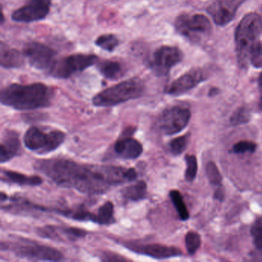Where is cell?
Segmentation results:
<instances>
[{
  "label": "cell",
  "mask_w": 262,
  "mask_h": 262,
  "mask_svg": "<svg viewBox=\"0 0 262 262\" xmlns=\"http://www.w3.org/2000/svg\"><path fill=\"white\" fill-rule=\"evenodd\" d=\"M34 167L59 186L87 194H104L112 187L133 182L137 178L133 168L85 165L67 159L39 160Z\"/></svg>",
  "instance_id": "cell-1"
},
{
  "label": "cell",
  "mask_w": 262,
  "mask_h": 262,
  "mask_svg": "<svg viewBox=\"0 0 262 262\" xmlns=\"http://www.w3.org/2000/svg\"><path fill=\"white\" fill-rule=\"evenodd\" d=\"M53 98V90L39 82L28 85L11 84L3 89L0 95L2 105L19 111L49 107Z\"/></svg>",
  "instance_id": "cell-2"
},
{
  "label": "cell",
  "mask_w": 262,
  "mask_h": 262,
  "mask_svg": "<svg viewBox=\"0 0 262 262\" xmlns=\"http://www.w3.org/2000/svg\"><path fill=\"white\" fill-rule=\"evenodd\" d=\"M261 33L262 18L257 13H248L239 23L234 39L237 62L242 68H246L249 64L250 52L259 42Z\"/></svg>",
  "instance_id": "cell-3"
},
{
  "label": "cell",
  "mask_w": 262,
  "mask_h": 262,
  "mask_svg": "<svg viewBox=\"0 0 262 262\" xmlns=\"http://www.w3.org/2000/svg\"><path fill=\"white\" fill-rule=\"evenodd\" d=\"M145 93V84L139 78H133L117 85L102 90L93 97V104L96 107L116 106L139 99Z\"/></svg>",
  "instance_id": "cell-4"
},
{
  "label": "cell",
  "mask_w": 262,
  "mask_h": 262,
  "mask_svg": "<svg viewBox=\"0 0 262 262\" xmlns=\"http://www.w3.org/2000/svg\"><path fill=\"white\" fill-rule=\"evenodd\" d=\"M66 139V134L60 130L46 131L37 126L30 127L24 138L27 149L38 155H47L57 149Z\"/></svg>",
  "instance_id": "cell-5"
},
{
  "label": "cell",
  "mask_w": 262,
  "mask_h": 262,
  "mask_svg": "<svg viewBox=\"0 0 262 262\" xmlns=\"http://www.w3.org/2000/svg\"><path fill=\"white\" fill-rule=\"evenodd\" d=\"M98 57L93 54H73L55 61L49 74L56 79H68L95 65Z\"/></svg>",
  "instance_id": "cell-6"
},
{
  "label": "cell",
  "mask_w": 262,
  "mask_h": 262,
  "mask_svg": "<svg viewBox=\"0 0 262 262\" xmlns=\"http://www.w3.org/2000/svg\"><path fill=\"white\" fill-rule=\"evenodd\" d=\"M12 251L17 257L28 260L46 261H60L64 260L63 254L56 248L27 239H22L21 242L15 243Z\"/></svg>",
  "instance_id": "cell-7"
},
{
  "label": "cell",
  "mask_w": 262,
  "mask_h": 262,
  "mask_svg": "<svg viewBox=\"0 0 262 262\" xmlns=\"http://www.w3.org/2000/svg\"><path fill=\"white\" fill-rule=\"evenodd\" d=\"M176 31L192 42L200 40L211 30V24L205 15L182 14L174 23Z\"/></svg>",
  "instance_id": "cell-8"
},
{
  "label": "cell",
  "mask_w": 262,
  "mask_h": 262,
  "mask_svg": "<svg viewBox=\"0 0 262 262\" xmlns=\"http://www.w3.org/2000/svg\"><path fill=\"white\" fill-rule=\"evenodd\" d=\"M191 119L188 108L179 105L166 108L157 120V128L162 134L172 136L183 131Z\"/></svg>",
  "instance_id": "cell-9"
},
{
  "label": "cell",
  "mask_w": 262,
  "mask_h": 262,
  "mask_svg": "<svg viewBox=\"0 0 262 262\" xmlns=\"http://www.w3.org/2000/svg\"><path fill=\"white\" fill-rule=\"evenodd\" d=\"M183 59V53L176 47L163 46L159 47L150 62V67L158 76H166L170 70Z\"/></svg>",
  "instance_id": "cell-10"
},
{
  "label": "cell",
  "mask_w": 262,
  "mask_h": 262,
  "mask_svg": "<svg viewBox=\"0 0 262 262\" xmlns=\"http://www.w3.org/2000/svg\"><path fill=\"white\" fill-rule=\"evenodd\" d=\"M23 53L30 65L37 70H50L56 61V51L40 42H28Z\"/></svg>",
  "instance_id": "cell-11"
},
{
  "label": "cell",
  "mask_w": 262,
  "mask_h": 262,
  "mask_svg": "<svg viewBox=\"0 0 262 262\" xmlns=\"http://www.w3.org/2000/svg\"><path fill=\"white\" fill-rule=\"evenodd\" d=\"M52 0H30L27 4L13 12L12 19L17 23L36 22L48 16Z\"/></svg>",
  "instance_id": "cell-12"
},
{
  "label": "cell",
  "mask_w": 262,
  "mask_h": 262,
  "mask_svg": "<svg viewBox=\"0 0 262 262\" xmlns=\"http://www.w3.org/2000/svg\"><path fill=\"white\" fill-rule=\"evenodd\" d=\"M124 246L136 254L148 256L156 259H167L179 257L182 252L179 248L160 244H143L136 242H124Z\"/></svg>",
  "instance_id": "cell-13"
},
{
  "label": "cell",
  "mask_w": 262,
  "mask_h": 262,
  "mask_svg": "<svg viewBox=\"0 0 262 262\" xmlns=\"http://www.w3.org/2000/svg\"><path fill=\"white\" fill-rule=\"evenodd\" d=\"M247 0H215L207 11L217 25L223 27L233 20L239 7Z\"/></svg>",
  "instance_id": "cell-14"
},
{
  "label": "cell",
  "mask_w": 262,
  "mask_h": 262,
  "mask_svg": "<svg viewBox=\"0 0 262 262\" xmlns=\"http://www.w3.org/2000/svg\"><path fill=\"white\" fill-rule=\"evenodd\" d=\"M37 234L43 238L56 242H75L86 236L87 231L74 227L47 225L37 229Z\"/></svg>",
  "instance_id": "cell-15"
},
{
  "label": "cell",
  "mask_w": 262,
  "mask_h": 262,
  "mask_svg": "<svg viewBox=\"0 0 262 262\" xmlns=\"http://www.w3.org/2000/svg\"><path fill=\"white\" fill-rule=\"evenodd\" d=\"M205 79V75L200 69H192L171 82L165 89V93L179 96L190 91Z\"/></svg>",
  "instance_id": "cell-16"
},
{
  "label": "cell",
  "mask_w": 262,
  "mask_h": 262,
  "mask_svg": "<svg viewBox=\"0 0 262 262\" xmlns=\"http://www.w3.org/2000/svg\"><path fill=\"white\" fill-rule=\"evenodd\" d=\"M132 128H128V132L122 136V138L116 141L114 145V151L118 156L124 159H138L143 152L142 144L130 137L128 133H131Z\"/></svg>",
  "instance_id": "cell-17"
},
{
  "label": "cell",
  "mask_w": 262,
  "mask_h": 262,
  "mask_svg": "<svg viewBox=\"0 0 262 262\" xmlns=\"http://www.w3.org/2000/svg\"><path fill=\"white\" fill-rule=\"evenodd\" d=\"M19 136L13 130H6L0 143V162L4 164L13 159L20 151Z\"/></svg>",
  "instance_id": "cell-18"
},
{
  "label": "cell",
  "mask_w": 262,
  "mask_h": 262,
  "mask_svg": "<svg viewBox=\"0 0 262 262\" xmlns=\"http://www.w3.org/2000/svg\"><path fill=\"white\" fill-rule=\"evenodd\" d=\"M25 56L16 49L11 48L4 42L0 45V64L6 69H18L25 62Z\"/></svg>",
  "instance_id": "cell-19"
},
{
  "label": "cell",
  "mask_w": 262,
  "mask_h": 262,
  "mask_svg": "<svg viewBox=\"0 0 262 262\" xmlns=\"http://www.w3.org/2000/svg\"><path fill=\"white\" fill-rule=\"evenodd\" d=\"M2 181L21 186H39L42 185V178L37 176H27L17 171L2 170Z\"/></svg>",
  "instance_id": "cell-20"
},
{
  "label": "cell",
  "mask_w": 262,
  "mask_h": 262,
  "mask_svg": "<svg viewBox=\"0 0 262 262\" xmlns=\"http://www.w3.org/2000/svg\"><path fill=\"white\" fill-rule=\"evenodd\" d=\"M101 74L107 79L117 80L124 76V68L117 61L105 60L98 66Z\"/></svg>",
  "instance_id": "cell-21"
},
{
  "label": "cell",
  "mask_w": 262,
  "mask_h": 262,
  "mask_svg": "<svg viewBox=\"0 0 262 262\" xmlns=\"http://www.w3.org/2000/svg\"><path fill=\"white\" fill-rule=\"evenodd\" d=\"M122 197L132 202L143 200L147 197V185L144 181H139L134 185H129L122 191Z\"/></svg>",
  "instance_id": "cell-22"
},
{
  "label": "cell",
  "mask_w": 262,
  "mask_h": 262,
  "mask_svg": "<svg viewBox=\"0 0 262 262\" xmlns=\"http://www.w3.org/2000/svg\"><path fill=\"white\" fill-rule=\"evenodd\" d=\"M98 224L100 225H110L116 222L114 216V205L108 201L99 207L97 211Z\"/></svg>",
  "instance_id": "cell-23"
},
{
  "label": "cell",
  "mask_w": 262,
  "mask_h": 262,
  "mask_svg": "<svg viewBox=\"0 0 262 262\" xmlns=\"http://www.w3.org/2000/svg\"><path fill=\"white\" fill-rule=\"evenodd\" d=\"M169 196L181 220H188L189 219V213H188L186 205L184 202L183 198H182L181 193L177 190H171L170 191Z\"/></svg>",
  "instance_id": "cell-24"
},
{
  "label": "cell",
  "mask_w": 262,
  "mask_h": 262,
  "mask_svg": "<svg viewBox=\"0 0 262 262\" xmlns=\"http://www.w3.org/2000/svg\"><path fill=\"white\" fill-rule=\"evenodd\" d=\"M95 43L102 50L107 52H113L119 46V41L115 35L104 34L98 37Z\"/></svg>",
  "instance_id": "cell-25"
},
{
  "label": "cell",
  "mask_w": 262,
  "mask_h": 262,
  "mask_svg": "<svg viewBox=\"0 0 262 262\" xmlns=\"http://www.w3.org/2000/svg\"><path fill=\"white\" fill-rule=\"evenodd\" d=\"M250 120H251V113L249 110L245 107L237 108L230 118V122L232 125H244L249 122Z\"/></svg>",
  "instance_id": "cell-26"
},
{
  "label": "cell",
  "mask_w": 262,
  "mask_h": 262,
  "mask_svg": "<svg viewBox=\"0 0 262 262\" xmlns=\"http://www.w3.org/2000/svg\"><path fill=\"white\" fill-rule=\"evenodd\" d=\"M188 139H189V134L185 135V136H180L176 138L170 142L169 148L171 152L174 156H179L182 154L188 145Z\"/></svg>",
  "instance_id": "cell-27"
},
{
  "label": "cell",
  "mask_w": 262,
  "mask_h": 262,
  "mask_svg": "<svg viewBox=\"0 0 262 262\" xmlns=\"http://www.w3.org/2000/svg\"><path fill=\"white\" fill-rule=\"evenodd\" d=\"M185 245L189 254H194L201 245V237L194 231H189L185 236Z\"/></svg>",
  "instance_id": "cell-28"
},
{
  "label": "cell",
  "mask_w": 262,
  "mask_h": 262,
  "mask_svg": "<svg viewBox=\"0 0 262 262\" xmlns=\"http://www.w3.org/2000/svg\"><path fill=\"white\" fill-rule=\"evenodd\" d=\"M186 161V171H185V179L188 182H192L195 179L198 172V162L195 156L188 155L185 157Z\"/></svg>",
  "instance_id": "cell-29"
},
{
  "label": "cell",
  "mask_w": 262,
  "mask_h": 262,
  "mask_svg": "<svg viewBox=\"0 0 262 262\" xmlns=\"http://www.w3.org/2000/svg\"><path fill=\"white\" fill-rule=\"evenodd\" d=\"M206 174L211 185L221 186L222 177L219 172V168H217L214 162H208L206 166Z\"/></svg>",
  "instance_id": "cell-30"
},
{
  "label": "cell",
  "mask_w": 262,
  "mask_h": 262,
  "mask_svg": "<svg viewBox=\"0 0 262 262\" xmlns=\"http://www.w3.org/2000/svg\"><path fill=\"white\" fill-rule=\"evenodd\" d=\"M249 64L255 68H260L262 67V42L260 41H259L250 52Z\"/></svg>",
  "instance_id": "cell-31"
},
{
  "label": "cell",
  "mask_w": 262,
  "mask_h": 262,
  "mask_svg": "<svg viewBox=\"0 0 262 262\" xmlns=\"http://www.w3.org/2000/svg\"><path fill=\"white\" fill-rule=\"evenodd\" d=\"M257 148V145L254 142L250 141H241L234 144L232 148L233 152L236 154H244V153H253Z\"/></svg>",
  "instance_id": "cell-32"
},
{
  "label": "cell",
  "mask_w": 262,
  "mask_h": 262,
  "mask_svg": "<svg viewBox=\"0 0 262 262\" xmlns=\"http://www.w3.org/2000/svg\"><path fill=\"white\" fill-rule=\"evenodd\" d=\"M251 235L254 246L262 255V224L256 223L251 228Z\"/></svg>",
  "instance_id": "cell-33"
},
{
  "label": "cell",
  "mask_w": 262,
  "mask_h": 262,
  "mask_svg": "<svg viewBox=\"0 0 262 262\" xmlns=\"http://www.w3.org/2000/svg\"><path fill=\"white\" fill-rule=\"evenodd\" d=\"M103 260L110 261V260H127V259L124 258V257H121V256L116 255V254H113L111 253L110 254H104Z\"/></svg>",
  "instance_id": "cell-34"
},
{
  "label": "cell",
  "mask_w": 262,
  "mask_h": 262,
  "mask_svg": "<svg viewBox=\"0 0 262 262\" xmlns=\"http://www.w3.org/2000/svg\"><path fill=\"white\" fill-rule=\"evenodd\" d=\"M214 198H215L216 199H219V200L222 201L224 199V191L223 190L221 189V188H219V189H217V191H215V193H214Z\"/></svg>",
  "instance_id": "cell-35"
},
{
  "label": "cell",
  "mask_w": 262,
  "mask_h": 262,
  "mask_svg": "<svg viewBox=\"0 0 262 262\" xmlns=\"http://www.w3.org/2000/svg\"><path fill=\"white\" fill-rule=\"evenodd\" d=\"M258 82L259 85L262 88V72L261 73H260V76H259Z\"/></svg>",
  "instance_id": "cell-36"
},
{
  "label": "cell",
  "mask_w": 262,
  "mask_h": 262,
  "mask_svg": "<svg viewBox=\"0 0 262 262\" xmlns=\"http://www.w3.org/2000/svg\"><path fill=\"white\" fill-rule=\"evenodd\" d=\"M261 108H262V98H261Z\"/></svg>",
  "instance_id": "cell-37"
}]
</instances>
